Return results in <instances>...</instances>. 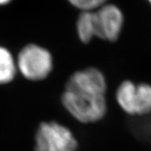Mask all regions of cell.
<instances>
[{
	"instance_id": "52a82bcc",
	"label": "cell",
	"mask_w": 151,
	"mask_h": 151,
	"mask_svg": "<svg viewBox=\"0 0 151 151\" xmlns=\"http://www.w3.org/2000/svg\"><path fill=\"white\" fill-rule=\"evenodd\" d=\"M69 2L82 11H90L103 6L106 0H69Z\"/></svg>"
},
{
	"instance_id": "5b68a950",
	"label": "cell",
	"mask_w": 151,
	"mask_h": 151,
	"mask_svg": "<svg viewBox=\"0 0 151 151\" xmlns=\"http://www.w3.org/2000/svg\"><path fill=\"white\" fill-rule=\"evenodd\" d=\"M18 67L25 78L40 81L45 78L52 69V58L45 49L29 45L19 55Z\"/></svg>"
},
{
	"instance_id": "ba28073f",
	"label": "cell",
	"mask_w": 151,
	"mask_h": 151,
	"mask_svg": "<svg viewBox=\"0 0 151 151\" xmlns=\"http://www.w3.org/2000/svg\"><path fill=\"white\" fill-rule=\"evenodd\" d=\"M10 1L11 0H0V4H6Z\"/></svg>"
},
{
	"instance_id": "3957f363",
	"label": "cell",
	"mask_w": 151,
	"mask_h": 151,
	"mask_svg": "<svg viewBox=\"0 0 151 151\" xmlns=\"http://www.w3.org/2000/svg\"><path fill=\"white\" fill-rule=\"evenodd\" d=\"M77 147L74 135L61 124L43 123L36 132L35 151H76Z\"/></svg>"
},
{
	"instance_id": "277c9868",
	"label": "cell",
	"mask_w": 151,
	"mask_h": 151,
	"mask_svg": "<svg viewBox=\"0 0 151 151\" xmlns=\"http://www.w3.org/2000/svg\"><path fill=\"white\" fill-rule=\"evenodd\" d=\"M116 99L120 108L130 115H145L151 113V86L123 81L117 89Z\"/></svg>"
},
{
	"instance_id": "8992f818",
	"label": "cell",
	"mask_w": 151,
	"mask_h": 151,
	"mask_svg": "<svg viewBox=\"0 0 151 151\" xmlns=\"http://www.w3.org/2000/svg\"><path fill=\"white\" fill-rule=\"evenodd\" d=\"M15 72V64L11 54L6 49L0 47V84L12 81Z\"/></svg>"
},
{
	"instance_id": "7a4b0ae2",
	"label": "cell",
	"mask_w": 151,
	"mask_h": 151,
	"mask_svg": "<svg viewBox=\"0 0 151 151\" xmlns=\"http://www.w3.org/2000/svg\"><path fill=\"white\" fill-rule=\"evenodd\" d=\"M124 15L113 4L103 5L94 10L82 11L77 19V33L82 42L88 43L92 37L116 41L122 30Z\"/></svg>"
},
{
	"instance_id": "6da1fadb",
	"label": "cell",
	"mask_w": 151,
	"mask_h": 151,
	"mask_svg": "<svg viewBox=\"0 0 151 151\" xmlns=\"http://www.w3.org/2000/svg\"><path fill=\"white\" fill-rule=\"evenodd\" d=\"M106 90L105 76L98 69L90 67L79 70L67 81L61 97L62 104L79 122L95 123L107 113Z\"/></svg>"
},
{
	"instance_id": "9c48e42d",
	"label": "cell",
	"mask_w": 151,
	"mask_h": 151,
	"mask_svg": "<svg viewBox=\"0 0 151 151\" xmlns=\"http://www.w3.org/2000/svg\"><path fill=\"white\" fill-rule=\"evenodd\" d=\"M148 1H149V2H150V3L151 4V0H148Z\"/></svg>"
}]
</instances>
